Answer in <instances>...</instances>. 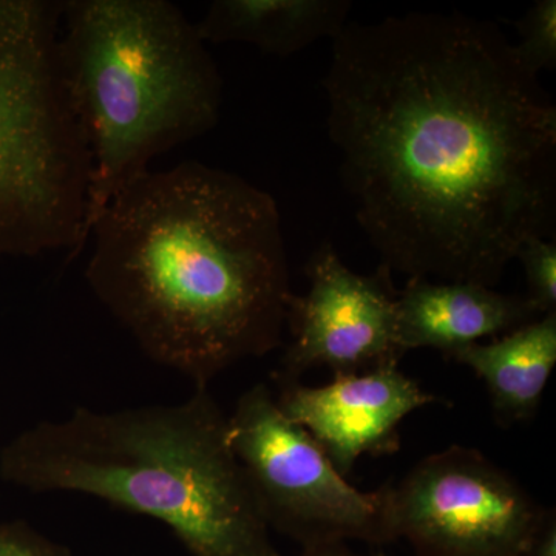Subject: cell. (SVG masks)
<instances>
[{"label":"cell","mask_w":556,"mask_h":556,"mask_svg":"<svg viewBox=\"0 0 556 556\" xmlns=\"http://www.w3.org/2000/svg\"><path fill=\"white\" fill-rule=\"evenodd\" d=\"M60 58L91 156L89 237L153 160L217 127L223 78L195 22L169 0H64Z\"/></svg>","instance_id":"obj_4"},{"label":"cell","mask_w":556,"mask_h":556,"mask_svg":"<svg viewBox=\"0 0 556 556\" xmlns=\"http://www.w3.org/2000/svg\"><path fill=\"white\" fill-rule=\"evenodd\" d=\"M299 556H358L351 551L348 543H321L302 547Z\"/></svg>","instance_id":"obj_17"},{"label":"cell","mask_w":556,"mask_h":556,"mask_svg":"<svg viewBox=\"0 0 556 556\" xmlns=\"http://www.w3.org/2000/svg\"><path fill=\"white\" fill-rule=\"evenodd\" d=\"M321 80L329 139L380 268L495 288L555 239L556 108L492 21H350Z\"/></svg>","instance_id":"obj_1"},{"label":"cell","mask_w":556,"mask_h":556,"mask_svg":"<svg viewBox=\"0 0 556 556\" xmlns=\"http://www.w3.org/2000/svg\"><path fill=\"white\" fill-rule=\"evenodd\" d=\"M276 401L346 478L362 456L394 455L401 448L402 420L438 397L399 367H387L334 376L321 387L303 386L299 380L280 382Z\"/></svg>","instance_id":"obj_9"},{"label":"cell","mask_w":556,"mask_h":556,"mask_svg":"<svg viewBox=\"0 0 556 556\" xmlns=\"http://www.w3.org/2000/svg\"><path fill=\"white\" fill-rule=\"evenodd\" d=\"M350 0H215L195 22L206 43H248L289 58L345 28Z\"/></svg>","instance_id":"obj_11"},{"label":"cell","mask_w":556,"mask_h":556,"mask_svg":"<svg viewBox=\"0 0 556 556\" xmlns=\"http://www.w3.org/2000/svg\"><path fill=\"white\" fill-rule=\"evenodd\" d=\"M447 357L470 368L485 383L500 424L527 422L540 409L556 365V313L492 342L460 348Z\"/></svg>","instance_id":"obj_12"},{"label":"cell","mask_w":556,"mask_h":556,"mask_svg":"<svg viewBox=\"0 0 556 556\" xmlns=\"http://www.w3.org/2000/svg\"><path fill=\"white\" fill-rule=\"evenodd\" d=\"M228 427L230 445L269 529L302 547L396 541L390 482L375 492L351 485L308 431L278 408L266 383L241 394Z\"/></svg>","instance_id":"obj_6"},{"label":"cell","mask_w":556,"mask_h":556,"mask_svg":"<svg viewBox=\"0 0 556 556\" xmlns=\"http://www.w3.org/2000/svg\"><path fill=\"white\" fill-rule=\"evenodd\" d=\"M305 274L308 292L288 300L292 342L281 357L278 382H295L320 367L334 376L399 367L405 353L397 342V289L391 273H354L325 241L311 255Z\"/></svg>","instance_id":"obj_8"},{"label":"cell","mask_w":556,"mask_h":556,"mask_svg":"<svg viewBox=\"0 0 556 556\" xmlns=\"http://www.w3.org/2000/svg\"><path fill=\"white\" fill-rule=\"evenodd\" d=\"M94 298L161 365L208 387L277 350L291 276L277 201L200 161L148 170L90 229Z\"/></svg>","instance_id":"obj_2"},{"label":"cell","mask_w":556,"mask_h":556,"mask_svg":"<svg viewBox=\"0 0 556 556\" xmlns=\"http://www.w3.org/2000/svg\"><path fill=\"white\" fill-rule=\"evenodd\" d=\"M372 556H388V555H386V554H375Z\"/></svg>","instance_id":"obj_18"},{"label":"cell","mask_w":556,"mask_h":556,"mask_svg":"<svg viewBox=\"0 0 556 556\" xmlns=\"http://www.w3.org/2000/svg\"><path fill=\"white\" fill-rule=\"evenodd\" d=\"M397 342L405 354L433 348L445 357L486 338H500L541 317L526 295L503 294L470 281L408 278L397 291Z\"/></svg>","instance_id":"obj_10"},{"label":"cell","mask_w":556,"mask_h":556,"mask_svg":"<svg viewBox=\"0 0 556 556\" xmlns=\"http://www.w3.org/2000/svg\"><path fill=\"white\" fill-rule=\"evenodd\" d=\"M0 478L156 519L192 556H281L208 387L179 404L42 420L0 450Z\"/></svg>","instance_id":"obj_3"},{"label":"cell","mask_w":556,"mask_h":556,"mask_svg":"<svg viewBox=\"0 0 556 556\" xmlns=\"http://www.w3.org/2000/svg\"><path fill=\"white\" fill-rule=\"evenodd\" d=\"M547 510L504 468L460 445L390 482L394 538L420 556H525Z\"/></svg>","instance_id":"obj_7"},{"label":"cell","mask_w":556,"mask_h":556,"mask_svg":"<svg viewBox=\"0 0 556 556\" xmlns=\"http://www.w3.org/2000/svg\"><path fill=\"white\" fill-rule=\"evenodd\" d=\"M0 556H73L64 544L25 521L0 522Z\"/></svg>","instance_id":"obj_15"},{"label":"cell","mask_w":556,"mask_h":556,"mask_svg":"<svg viewBox=\"0 0 556 556\" xmlns=\"http://www.w3.org/2000/svg\"><path fill=\"white\" fill-rule=\"evenodd\" d=\"M64 0H0V258L87 243L91 156L60 58Z\"/></svg>","instance_id":"obj_5"},{"label":"cell","mask_w":556,"mask_h":556,"mask_svg":"<svg viewBox=\"0 0 556 556\" xmlns=\"http://www.w3.org/2000/svg\"><path fill=\"white\" fill-rule=\"evenodd\" d=\"M525 556H556L555 510H547Z\"/></svg>","instance_id":"obj_16"},{"label":"cell","mask_w":556,"mask_h":556,"mask_svg":"<svg viewBox=\"0 0 556 556\" xmlns=\"http://www.w3.org/2000/svg\"><path fill=\"white\" fill-rule=\"evenodd\" d=\"M519 42L515 53L532 75L556 68V0H536L515 24Z\"/></svg>","instance_id":"obj_13"},{"label":"cell","mask_w":556,"mask_h":556,"mask_svg":"<svg viewBox=\"0 0 556 556\" xmlns=\"http://www.w3.org/2000/svg\"><path fill=\"white\" fill-rule=\"evenodd\" d=\"M530 305L541 314L556 313V239H532L519 248Z\"/></svg>","instance_id":"obj_14"}]
</instances>
